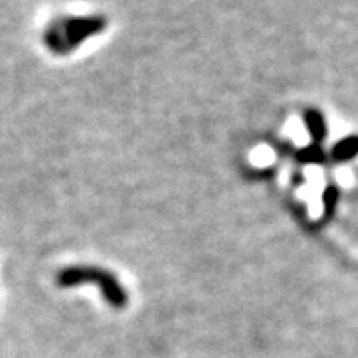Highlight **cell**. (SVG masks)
Returning <instances> with one entry per match:
<instances>
[{"instance_id":"obj_1","label":"cell","mask_w":358,"mask_h":358,"mask_svg":"<svg viewBox=\"0 0 358 358\" xmlns=\"http://www.w3.org/2000/svg\"><path fill=\"white\" fill-rule=\"evenodd\" d=\"M106 26L104 18L86 17V18H62L57 24L48 27L44 35L45 45L55 53H69L93 33L102 31Z\"/></svg>"},{"instance_id":"obj_2","label":"cell","mask_w":358,"mask_h":358,"mask_svg":"<svg viewBox=\"0 0 358 358\" xmlns=\"http://www.w3.org/2000/svg\"><path fill=\"white\" fill-rule=\"evenodd\" d=\"M59 286L73 287L80 286V284H93L99 286L102 291L106 302L111 304L113 308H124L127 304V293L118 286L117 278L108 271L96 268H69L64 269L59 275Z\"/></svg>"},{"instance_id":"obj_3","label":"cell","mask_w":358,"mask_h":358,"mask_svg":"<svg viewBox=\"0 0 358 358\" xmlns=\"http://www.w3.org/2000/svg\"><path fill=\"white\" fill-rule=\"evenodd\" d=\"M331 155L333 159L338 160V162H348V160L355 159L358 155V135H351L335 144Z\"/></svg>"},{"instance_id":"obj_4","label":"cell","mask_w":358,"mask_h":358,"mask_svg":"<svg viewBox=\"0 0 358 358\" xmlns=\"http://www.w3.org/2000/svg\"><path fill=\"white\" fill-rule=\"evenodd\" d=\"M306 127H308L309 135L313 136L315 141L320 142L324 141V136L327 133V126L324 117L315 109H309L308 113H306Z\"/></svg>"},{"instance_id":"obj_5","label":"cell","mask_w":358,"mask_h":358,"mask_svg":"<svg viewBox=\"0 0 358 358\" xmlns=\"http://www.w3.org/2000/svg\"><path fill=\"white\" fill-rule=\"evenodd\" d=\"M324 151L318 148V145H311V148H306V150L299 151V155H296V159L300 160V162L304 164H318L322 162L324 160Z\"/></svg>"},{"instance_id":"obj_6","label":"cell","mask_w":358,"mask_h":358,"mask_svg":"<svg viewBox=\"0 0 358 358\" xmlns=\"http://www.w3.org/2000/svg\"><path fill=\"white\" fill-rule=\"evenodd\" d=\"M338 196H341V191L335 186H329L324 191V211H326L327 218L331 217L333 211H335L336 204H338Z\"/></svg>"}]
</instances>
